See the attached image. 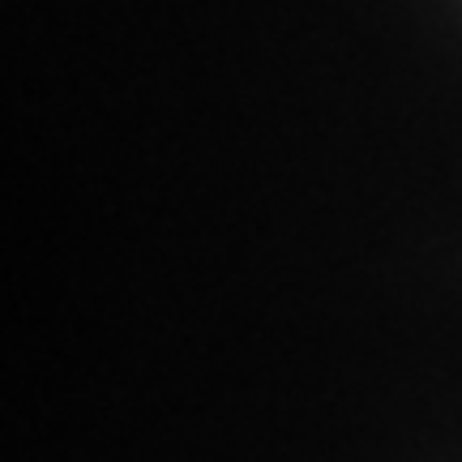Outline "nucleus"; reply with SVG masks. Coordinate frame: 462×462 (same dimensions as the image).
Returning <instances> with one entry per match:
<instances>
[]
</instances>
